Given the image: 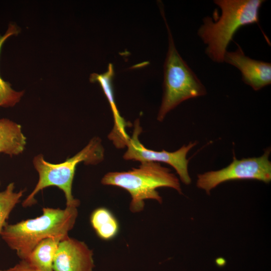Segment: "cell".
<instances>
[{
	"label": "cell",
	"instance_id": "cell-1",
	"mask_svg": "<svg viewBox=\"0 0 271 271\" xmlns=\"http://www.w3.org/2000/svg\"><path fill=\"white\" fill-rule=\"evenodd\" d=\"M221 11L203 19L198 35L207 45L205 52L214 62H224L227 48L241 27L258 24L259 9L263 0H215Z\"/></svg>",
	"mask_w": 271,
	"mask_h": 271
},
{
	"label": "cell",
	"instance_id": "cell-2",
	"mask_svg": "<svg viewBox=\"0 0 271 271\" xmlns=\"http://www.w3.org/2000/svg\"><path fill=\"white\" fill-rule=\"evenodd\" d=\"M76 207H44L42 214L35 218L7 223L1 237L21 260L26 259L36 245L42 240L51 237L68 236L78 216Z\"/></svg>",
	"mask_w": 271,
	"mask_h": 271
},
{
	"label": "cell",
	"instance_id": "cell-3",
	"mask_svg": "<svg viewBox=\"0 0 271 271\" xmlns=\"http://www.w3.org/2000/svg\"><path fill=\"white\" fill-rule=\"evenodd\" d=\"M101 183L126 190L131 196L129 209L132 213L142 211L147 199L162 203V198L157 191L158 188L169 187L180 194L182 192L178 177L169 168L154 162L141 163L139 168L127 172L107 173L102 178Z\"/></svg>",
	"mask_w": 271,
	"mask_h": 271
},
{
	"label": "cell",
	"instance_id": "cell-4",
	"mask_svg": "<svg viewBox=\"0 0 271 271\" xmlns=\"http://www.w3.org/2000/svg\"><path fill=\"white\" fill-rule=\"evenodd\" d=\"M104 152L101 140L95 137L82 150L61 163H49L42 155L35 156L33 165L39 174V180L31 193L23 201L22 206L26 208L35 204V196L40 191L55 186L64 192L66 207L77 208L80 201L74 198L72 193L76 166L81 162L86 164L99 163L104 159Z\"/></svg>",
	"mask_w": 271,
	"mask_h": 271
},
{
	"label": "cell",
	"instance_id": "cell-5",
	"mask_svg": "<svg viewBox=\"0 0 271 271\" xmlns=\"http://www.w3.org/2000/svg\"><path fill=\"white\" fill-rule=\"evenodd\" d=\"M160 10L168 33V50L164 66V93L157 119L162 121L166 114L183 101L205 95L206 90L194 72L179 54L166 19Z\"/></svg>",
	"mask_w": 271,
	"mask_h": 271
},
{
	"label": "cell",
	"instance_id": "cell-6",
	"mask_svg": "<svg viewBox=\"0 0 271 271\" xmlns=\"http://www.w3.org/2000/svg\"><path fill=\"white\" fill-rule=\"evenodd\" d=\"M270 153V149L267 148L261 156L241 160H238L234 154L233 161L228 166L198 174L196 186L210 194L211 190L229 181L256 180L268 183L271 181Z\"/></svg>",
	"mask_w": 271,
	"mask_h": 271
},
{
	"label": "cell",
	"instance_id": "cell-7",
	"mask_svg": "<svg viewBox=\"0 0 271 271\" xmlns=\"http://www.w3.org/2000/svg\"><path fill=\"white\" fill-rule=\"evenodd\" d=\"M142 129L139 120L134 123V129L131 137L128 139L126 146L127 151L123 158L126 160H134L141 163L154 162L164 163L173 167L180 177V180L186 185H189L191 179L188 172L189 160L186 156L190 150L197 145V143L190 142L187 146H183L178 150L170 152L165 150L157 151L146 148L139 140Z\"/></svg>",
	"mask_w": 271,
	"mask_h": 271
},
{
	"label": "cell",
	"instance_id": "cell-8",
	"mask_svg": "<svg viewBox=\"0 0 271 271\" xmlns=\"http://www.w3.org/2000/svg\"><path fill=\"white\" fill-rule=\"evenodd\" d=\"M93 251L83 241L70 237L58 245L53 261V271H92Z\"/></svg>",
	"mask_w": 271,
	"mask_h": 271
},
{
	"label": "cell",
	"instance_id": "cell-9",
	"mask_svg": "<svg viewBox=\"0 0 271 271\" xmlns=\"http://www.w3.org/2000/svg\"><path fill=\"white\" fill-rule=\"evenodd\" d=\"M233 52H226L224 62L239 70L242 80L255 91L271 83V63L256 60L246 56L241 48Z\"/></svg>",
	"mask_w": 271,
	"mask_h": 271
},
{
	"label": "cell",
	"instance_id": "cell-10",
	"mask_svg": "<svg viewBox=\"0 0 271 271\" xmlns=\"http://www.w3.org/2000/svg\"><path fill=\"white\" fill-rule=\"evenodd\" d=\"M114 75L113 67L109 64L106 72L98 74L92 73L90 77L91 82H97L100 85L110 106L114 119L111 133L116 136H122L126 133L125 128L130 125L121 116L115 102L112 80Z\"/></svg>",
	"mask_w": 271,
	"mask_h": 271
},
{
	"label": "cell",
	"instance_id": "cell-11",
	"mask_svg": "<svg viewBox=\"0 0 271 271\" xmlns=\"http://www.w3.org/2000/svg\"><path fill=\"white\" fill-rule=\"evenodd\" d=\"M26 145L21 126L9 119H0V153L17 156L24 151Z\"/></svg>",
	"mask_w": 271,
	"mask_h": 271
},
{
	"label": "cell",
	"instance_id": "cell-12",
	"mask_svg": "<svg viewBox=\"0 0 271 271\" xmlns=\"http://www.w3.org/2000/svg\"><path fill=\"white\" fill-rule=\"evenodd\" d=\"M64 238L51 237L42 240L36 245L25 260L42 271H53L54 255L59 242Z\"/></svg>",
	"mask_w": 271,
	"mask_h": 271
},
{
	"label": "cell",
	"instance_id": "cell-13",
	"mask_svg": "<svg viewBox=\"0 0 271 271\" xmlns=\"http://www.w3.org/2000/svg\"><path fill=\"white\" fill-rule=\"evenodd\" d=\"M91 225L97 235L104 240L113 238L119 231V224L112 212L104 207L94 210L90 217Z\"/></svg>",
	"mask_w": 271,
	"mask_h": 271
},
{
	"label": "cell",
	"instance_id": "cell-14",
	"mask_svg": "<svg viewBox=\"0 0 271 271\" xmlns=\"http://www.w3.org/2000/svg\"><path fill=\"white\" fill-rule=\"evenodd\" d=\"M18 29L14 25L10 24L6 33L0 35V52L6 40L10 36L17 35ZM23 91H16L12 88L11 84L4 81L0 76V107H9L14 106L21 99Z\"/></svg>",
	"mask_w": 271,
	"mask_h": 271
},
{
	"label": "cell",
	"instance_id": "cell-15",
	"mask_svg": "<svg viewBox=\"0 0 271 271\" xmlns=\"http://www.w3.org/2000/svg\"><path fill=\"white\" fill-rule=\"evenodd\" d=\"M15 183H11L6 188L0 192V237L2 231L7 223L9 215L18 204L23 195L24 190L15 191Z\"/></svg>",
	"mask_w": 271,
	"mask_h": 271
},
{
	"label": "cell",
	"instance_id": "cell-16",
	"mask_svg": "<svg viewBox=\"0 0 271 271\" xmlns=\"http://www.w3.org/2000/svg\"><path fill=\"white\" fill-rule=\"evenodd\" d=\"M0 271H42L36 267L31 265L25 260H21L20 262L15 265L14 267L9 269Z\"/></svg>",
	"mask_w": 271,
	"mask_h": 271
},
{
	"label": "cell",
	"instance_id": "cell-17",
	"mask_svg": "<svg viewBox=\"0 0 271 271\" xmlns=\"http://www.w3.org/2000/svg\"><path fill=\"white\" fill-rule=\"evenodd\" d=\"M0 185H1V181H0Z\"/></svg>",
	"mask_w": 271,
	"mask_h": 271
}]
</instances>
